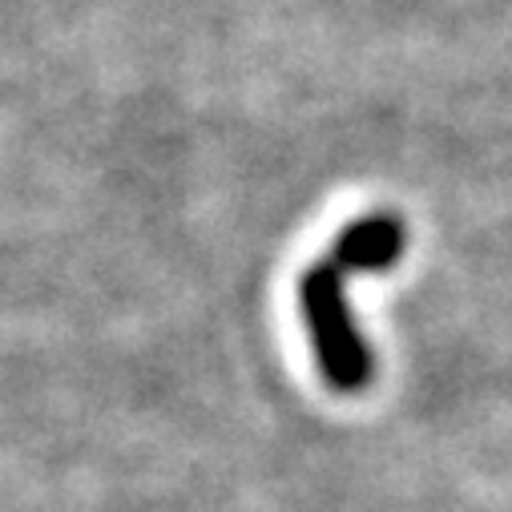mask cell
Returning a JSON list of instances; mask_svg holds the SVG:
<instances>
[{"mask_svg": "<svg viewBox=\"0 0 512 512\" xmlns=\"http://www.w3.org/2000/svg\"><path fill=\"white\" fill-rule=\"evenodd\" d=\"M404 254V222L396 214H367L339 230L331 259L343 271H383Z\"/></svg>", "mask_w": 512, "mask_h": 512, "instance_id": "obj_2", "label": "cell"}, {"mask_svg": "<svg viewBox=\"0 0 512 512\" xmlns=\"http://www.w3.org/2000/svg\"><path fill=\"white\" fill-rule=\"evenodd\" d=\"M343 275L347 271L335 259L311 263L299 283V299H303V319H307L323 379L335 392H363L371 383V351L347 315Z\"/></svg>", "mask_w": 512, "mask_h": 512, "instance_id": "obj_1", "label": "cell"}]
</instances>
